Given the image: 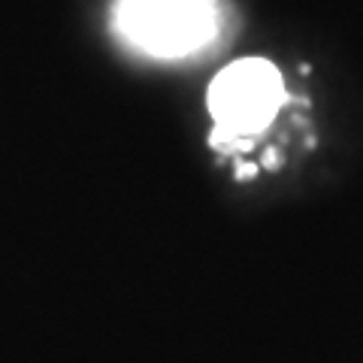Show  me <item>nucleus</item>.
<instances>
[{
  "mask_svg": "<svg viewBox=\"0 0 363 363\" xmlns=\"http://www.w3.org/2000/svg\"><path fill=\"white\" fill-rule=\"evenodd\" d=\"M118 30L136 49L176 58L215 37L218 6L215 0H121Z\"/></svg>",
  "mask_w": 363,
  "mask_h": 363,
  "instance_id": "obj_1",
  "label": "nucleus"
},
{
  "mask_svg": "<svg viewBox=\"0 0 363 363\" xmlns=\"http://www.w3.org/2000/svg\"><path fill=\"white\" fill-rule=\"evenodd\" d=\"M285 100L279 70L264 58H245L230 64L209 88V109L218 124L215 140L252 136L276 118Z\"/></svg>",
  "mask_w": 363,
  "mask_h": 363,
  "instance_id": "obj_2",
  "label": "nucleus"
}]
</instances>
